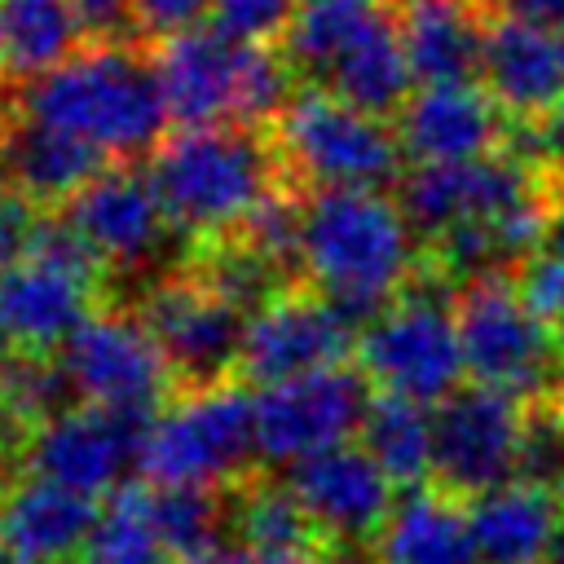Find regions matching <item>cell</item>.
Returning a JSON list of instances; mask_svg holds the SVG:
<instances>
[{"label":"cell","instance_id":"cell-1","mask_svg":"<svg viewBox=\"0 0 564 564\" xmlns=\"http://www.w3.org/2000/svg\"><path fill=\"white\" fill-rule=\"evenodd\" d=\"M419 260L414 229L379 189H317L304 198L300 273L335 304L352 335L392 308Z\"/></svg>","mask_w":564,"mask_h":564},{"label":"cell","instance_id":"cell-2","mask_svg":"<svg viewBox=\"0 0 564 564\" xmlns=\"http://www.w3.org/2000/svg\"><path fill=\"white\" fill-rule=\"evenodd\" d=\"M145 176L172 229L198 242L238 234L278 189H286L278 141L247 123L181 128L163 137Z\"/></svg>","mask_w":564,"mask_h":564},{"label":"cell","instance_id":"cell-3","mask_svg":"<svg viewBox=\"0 0 564 564\" xmlns=\"http://www.w3.org/2000/svg\"><path fill=\"white\" fill-rule=\"evenodd\" d=\"M18 115L62 128L106 159H137L163 145L167 101L154 62L137 44H88L18 88Z\"/></svg>","mask_w":564,"mask_h":564},{"label":"cell","instance_id":"cell-4","mask_svg":"<svg viewBox=\"0 0 564 564\" xmlns=\"http://www.w3.org/2000/svg\"><path fill=\"white\" fill-rule=\"evenodd\" d=\"M172 123L212 128L247 123L264 128L291 106V62L273 44H242L216 26L176 35L154 57Z\"/></svg>","mask_w":564,"mask_h":564},{"label":"cell","instance_id":"cell-5","mask_svg":"<svg viewBox=\"0 0 564 564\" xmlns=\"http://www.w3.org/2000/svg\"><path fill=\"white\" fill-rule=\"evenodd\" d=\"M454 295L458 286L423 256L392 308L357 335V366L370 388L432 410L463 388L467 361L454 322Z\"/></svg>","mask_w":564,"mask_h":564},{"label":"cell","instance_id":"cell-6","mask_svg":"<svg viewBox=\"0 0 564 564\" xmlns=\"http://www.w3.org/2000/svg\"><path fill=\"white\" fill-rule=\"evenodd\" d=\"M106 264L62 220L44 216L31 256L0 273V348L57 352L93 313Z\"/></svg>","mask_w":564,"mask_h":564},{"label":"cell","instance_id":"cell-7","mask_svg":"<svg viewBox=\"0 0 564 564\" xmlns=\"http://www.w3.org/2000/svg\"><path fill=\"white\" fill-rule=\"evenodd\" d=\"M273 141L286 176L317 189H383L405 176L397 128L326 88H300L273 123Z\"/></svg>","mask_w":564,"mask_h":564},{"label":"cell","instance_id":"cell-8","mask_svg":"<svg viewBox=\"0 0 564 564\" xmlns=\"http://www.w3.org/2000/svg\"><path fill=\"white\" fill-rule=\"evenodd\" d=\"M256 458V397L234 379L216 388L176 392L150 423L141 445V476L159 485L229 489L247 480Z\"/></svg>","mask_w":564,"mask_h":564},{"label":"cell","instance_id":"cell-9","mask_svg":"<svg viewBox=\"0 0 564 564\" xmlns=\"http://www.w3.org/2000/svg\"><path fill=\"white\" fill-rule=\"evenodd\" d=\"M454 322L471 383L502 388L520 401H538L551 392L560 366L555 330L520 300L511 278H480L458 286Z\"/></svg>","mask_w":564,"mask_h":564},{"label":"cell","instance_id":"cell-10","mask_svg":"<svg viewBox=\"0 0 564 564\" xmlns=\"http://www.w3.org/2000/svg\"><path fill=\"white\" fill-rule=\"evenodd\" d=\"M137 317L154 335L176 379V392L229 383L234 370L242 366L247 313L234 308L225 295H216L189 269L150 282V291L137 304Z\"/></svg>","mask_w":564,"mask_h":564},{"label":"cell","instance_id":"cell-11","mask_svg":"<svg viewBox=\"0 0 564 564\" xmlns=\"http://www.w3.org/2000/svg\"><path fill=\"white\" fill-rule=\"evenodd\" d=\"M57 361L79 397V405L159 414L176 397V379L145 330L128 308H97L62 348Z\"/></svg>","mask_w":564,"mask_h":564},{"label":"cell","instance_id":"cell-12","mask_svg":"<svg viewBox=\"0 0 564 564\" xmlns=\"http://www.w3.org/2000/svg\"><path fill=\"white\" fill-rule=\"evenodd\" d=\"M375 392L361 366H330L291 383L260 388L256 397V458L269 467H295L313 454L361 436Z\"/></svg>","mask_w":564,"mask_h":564},{"label":"cell","instance_id":"cell-13","mask_svg":"<svg viewBox=\"0 0 564 564\" xmlns=\"http://www.w3.org/2000/svg\"><path fill=\"white\" fill-rule=\"evenodd\" d=\"M150 423L154 414L75 405L26 436L22 467L26 476L53 480L84 498H110L132 485L128 471H141V445Z\"/></svg>","mask_w":564,"mask_h":564},{"label":"cell","instance_id":"cell-14","mask_svg":"<svg viewBox=\"0 0 564 564\" xmlns=\"http://www.w3.org/2000/svg\"><path fill=\"white\" fill-rule=\"evenodd\" d=\"M524 410L529 401L489 383H463L454 397H445L432 410V485L458 498H480L498 485H511L520 463Z\"/></svg>","mask_w":564,"mask_h":564},{"label":"cell","instance_id":"cell-15","mask_svg":"<svg viewBox=\"0 0 564 564\" xmlns=\"http://www.w3.org/2000/svg\"><path fill=\"white\" fill-rule=\"evenodd\" d=\"M546 181L516 163L511 154H489L471 163H423L397 181V207L414 238L436 242L454 225L507 216L524 203H538Z\"/></svg>","mask_w":564,"mask_h":564},{"label":"cell","instance_id":"cell-16","mask_svg":"<svg viewBox=\"0 0 564 564\" xmlns=\"http://www.w3.org/2000/svg\"><path fill=\"white\" fill-rule=\"evenodd\" d=\"M348 348H352V330L335 313V304L313 286H286L278 300H269L260 313L247 317L238 375H247L260 388H273L344 366Z\"/></svg>","mask_w":564,"mask_h":564},{"label":"cell","instance_id":"cell-17","mask_svg":"<svg viewBox=\"0 0 564 564\" xmlns=\"http://www.w3.org/2000/svg\"><path fill=\"white\" fill-rule=\"evenodd\" d=\"M286 485L317 524L322 542H375L392 511V480L361 445H335L286 467Z\"/></svg>","mask_w":564,"mask_h":564},{"label":"cell","instance_id":"cell-18","mask_svg":"<svg viewBox=\"0 0 564 564\" xmlns=\"http://www.w3.org/2000/svg\"><path fill=\"white\" fill-rule=\"evenodd\" d=\"M57 216L93 247L106 269H141L172 229L150 176L132 167H106Z\"/></svg>","mask_w":564,"mask_h":564},{"label":"cell","instance_id":"cell-19","mask_svg":"<svg viewBox=\"0 0 564 564\" xmlns=\"http://www.w3.org/2000/svg\"><path fill=\"white\" fill-rule=\"evenodd\" d=\"M397 141L414 167L423 163H471L502 154L507 145V110L476 84H436L414 88L397 110Z\"/></svg>","mask_w":564,"mask_h":564},{"label":"cell","instance_id":"cell-20","mask_svg":"<svg viewBox=\"0 0 564 564\" xmlns=\"http://www.w3.org/2000/svg\"><path fill=\"white\" fill-rule=\"evenodd\" d=\"M97 516V498L40 476H18L0 494V555L18 564H79Z\"/></svg>","mask_w":564,"mask_h":564},{"label":"cell","instance_id":"cell-21","mask_svg":"<svg viewBox=\"0 0 564 564\" xmlns=\"http://www.w3.org/2000/svg\"><path fill=\"white\" fill-rule=\"evenodd\" d=\"M480 79L507 119H542L564 101V35L516 18H494L485 31Z\"/></svg>","mask_w":564,"mask_h":564},{"label":"cell","instance_id":"cell-22","mask_svg":"<svg viewBox=\"0 0 564 564\" xmlns=\"http://www.w3.org/2000/svg\"><path fill=\"white\" fill-rule=\"evenodd\" d=\"M106 172V154L88 141L13 115L0 128V185L35 207H66L93 176Z\"/></svg>","mask_w":564,"mask_h":564},{"label":"cell","instance_id":"cell-23","mask_svg":"<svg viewBox=\"0 0 564 564\" xmlns=\"http://www.w3.org/2000/svg\"><path fill=\"white\" fill-rule=\"evenodd\" d=\"M375 555L379 564H480L471 511L441 485H410L375 533Z\"/></svg>","mask_w":564,"mask_h":564},{"label":"cell","instance_id":"cell-24","mask_svg":"<svg viewBox=\"0 0 564 564\" xmlns=\"http://www.w3.org/2000/svg\"><path fill=\"white\" fill-rule=\"evenodd\" d=\"M485 4L480 0H423L401 18L414 84H476L485 66Z\"/></svg>","mask_w":564,"mask_h":564},{"label":"cell","instance_id":"cell-25","mask_svg":"<svg viewBox=\"0 0 564 564\" xmlns=\"http://www.w3.org/2000/svg\"><path fill=\"white\" fill-rule=\"evenodd\" d=\"M467 511L480 564H546L564 502L538 485L511 480L471 498Z\"/></svg>","mask_w":564,"mask_h":564},{"label":"cell","instance_id":"cell-26","mask_svg":"<svg viewBox=\"0 0 564 564\" xmlns=\"http://www.w3.org/2000/svg\"><path fill=\"white\" fill-rule=\"evenodd\" d=\"M326 93H335L339 101L366 110V115H397L410 93H414V70L405 57V40H401V22L392 13H383L375 26H366L326 70L322 79Z\"/></svg>","mask_w":564,"mask_h":564},{"label":"cell","instance_id":"cell-27","mask_svg":"<svg viewBox=\"0 0 564 564\" xmlns=\"http://www.w3.org/2000/svg\"><path fill=\"white\" fill-rule=\"evenodd\" d=\"M229 533H238V546L251 555L326 546L291 485L278 476H247L229 489Z\"/></svg>","mask_w":564,"mask_h":564},{"label":"cell","instance_id":"cell-28","mask_svg":"<svg viewBox=\"0 0 564 564\" xmlns=\"http://www.w3.org/2000/svg\"><path fill=\"white\" fill-rule=\"evenodd\" d=\"M79 22L70 0H0V70L9 79H35L79 53Z\"/></svg>","mask_w":564,"mask_h":564},{"label":"cell","instance_id":"cell-29","mask_svg":"<svg viewBox=\"0 0 564 564\" xmlns=\"http://www.w3.org/2000/svg\"><path fill=\"white\" fill-rule=\"evenodd\" d=\"M361 449L388 471L392 485H423L432 476L436 436H432V410L392 392H375L366 423H361Z\"/></svg>","mask_w":564,"mask_h":564},{"label":"cell","instance_id":"cell-30","mask_svg":"<svg viewBox=\"0 0 564 564\" xmlns=\"http://www.w3.org/2000/svg\"><path fill=\"white\" fill-rule=\"evenodd\" d=\"M383 0H300L282 35V57L304 79H326L335 57L383 18Z\"/></svg>","mask_w":564,"mask_h":564},{"label":"cell","instance_id":"cell-31","mask_svg":"<svg viewBox=\"0 0 564 564\" xmlns=\"http://www.w3.org/2000/svg\"><path fill=\"white\" fill-rule=\"evenodd\" d=\"M234 489V485H229ZM229 489L207 485H159L150 489V520L176 564L198 560L229 533Z\"/></svg>","mask_w":564,"mask_h":564},{"label":"cell","instance_id":"cell-32","mask_svg":"<svg viewBox=\"0 0 564 564\" xmlns=\"http://www.w3.org/2000/svg\"><path fill=\"white\" fill-rule=\"evenodd\" d=\"M79 564H172V555L150 520V489H141L132 480L106 498Z\"/></svg>","mask_w":564,"mask_h":564},{"label":"cell","instance_id":"cell-33","mask_svg":"<svg viewBox=\"0 0 564 564\" xmlns=\"http://www.w3.org/2000/svg\"><path fill=\"white\" fill-rule=\"evenodd\" d=\"M516 480L538 485L564 502V405L551 397H538L524 410Z\"/></svg>","mask_w":564,"mask_h":564},{"label":"cell","instance_id":"cell-34","mask_svg":"<svg viewBox=\"0 0 564 564\" xmlns=\"http://www.w3.org/2000/svg\"><path fill=\"white\" fill-rule=\"evenodd\" d=\"M300 0H212V26L242 44H269L286 35Z\"/></svg>","mask_w":564,"mask_h":564},{"label":"cell","instance_id":"cell-35","mask_svg":"<svg viewBox=\"0 0 564 564\" xmlns=\"http://www.w3.org/2000/svg\"><path fill=\"white\" fill-rule=\"evenodd\" d=\"M516 291L555 330L564 322V256L538 251L533 260H524L520 273H516Z\"/></svg>","mask_w":564,"mask_h":564},{"label":"cell","instance_id":"cell-36","mask_svg":"<svg viewBox=\"0 0 564 564\" xmlns=\"http://www.w3.org/2000/svg\"><path fill=\"white\" fill-rule=\"evenodd\" d=\"M70 13L88 44H132L137 35V0H70Z\"/></svg>","mask_w":564,"mask_h":564},{"label":"cell","instance_id":"cell-37","mask_svg":"<svg viewBox=\"0 0 564 564\" xmlns=\"http://www.w3.org/2000/svg\"><path fill=\"white\" fill-rule=\"evenodd\" d=\"M212 13V0H137V35L150 40H176L203 26Z\"/></svg>","mask_w":564,"mask_h":564},{"label":"cell","instance_id":"cell-38","mask_svg":"<svg viewBox=\"0 0 564 564\" xmlns=\"http://www.w3.org/2000/svg\"><path fill=\"white\" fill-rule=\"evenodd\" d=\"M40 225H44L40 207L0 185V273L31 256V242L40 234Z\"/></svg>","mask_w":564,"mask_h":564},{"label":"cell","instance_id":"cell-39","mask_svg":"<svg viewBox=\"0 0 564 564\" xmlns=\"http://www.w3.org/2000/svg\"><path fill=\"white\" fill-rule=\"evenodd\" d=\"M485 9H494L498 18H516L529 26H546L564 35V0H480Z\"/></svg>","mask_w":564,"mask_h":564},{"label":"cell","instance_id":"cell-40","mask_svg":"<svg viewBox=\"0 0 564 564\" xmlns=\"http://www.w3.org/2000/svg\"><path fill=\"white\" fill-rule=\"evenodd\" d=\"M542 251L564 256V176H546V229Z\"/></svg>","mask_w":564,"mask_h":564},{"label":"cell","instance_id":"cell-41","mask_svg":"<svg viewBox=\"0 0 564 564\" xmlns=\"http://www.w3.org/2000/svg\"><path fill=\"white\" fill-rule=\"evenodd\" d=\"M322 564H379V555H375V542H335L326 546Z\"/></svg>","mask_w":564,"mask_h":564},{"label":"cell","instance_id":"cell-42","mask_svg":"<svg viewBox=\"0 0 564 564\" xmlns=\"http://www.w3.org/2000/svg\"><path fill=\"white\" fill-rule=\"evenodd\" d=\"M322 560H326V546H317V551H264V555H251V564H322Z\"/></svg>","mask_w":564,"mask_h":564},{"label":"cell","instance_id":"cell-43","mask_svg":"<svg viewBox=\"0 0 564 564\" xmlns=\"http://www.w3.org/2000/svg\"><path fill=\"white\" fill-rule=\"evenodd\" d=\"M185 564H251V555L242 546H216V551H207L198 560H185Z\"/></svg>","mask_w":564,"mask_h":564},{"label":"cell","instance_id":"cell-44","mask_svg":"<svg viewBox=\"0 0 564 564\" xmlns=\"http://www.w3.org/2000/svg\"><path fill=\"white\" fill-rule=\"evenodd\" d=\"M546 564H564V511H560V524H555V538H551Z\"/></svg>","mask_w":564,"mask_h":564},{"label":"cell","instance_id":"cell-45","mask_svg":"<svg viewBox=\"0 0 564 564\" xmlns=\"http://www.w3.org/2000/svg\"><path fill=\"white\" fill-rule=\"evenodd\" d=\"M546 397L564 405V352H560V366H555V379H551V392H546Z\"/></svg>","mask_w":564,"mask_h":564},{"label":"cell","instance_id":"cell-46","mask_svg":"<svg viewBox=\"0 0 564 564\" xmlns=\"http://www.w3.org/2000/svg\"><path fill=\"white\" fill-rule=\"evenodd\" d=\"M555 344H560V352H564V322L555 326Z\"/></svg>","mask_w":564,"mask_h":564},{"label":"cell","instance_id":"cell-47","mask_svg":"<svg viewBox=\"0 0 564 564\" xmlns=\"http://www.w3.org/2000/svg\"><path fill=\"white\" fill-rule=\"evenodd\" d=\"M401 4H423V0H401Z\"/></svg>","mask_w":564,"mask_h":564}]
</instances>
